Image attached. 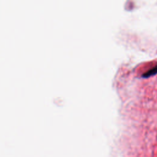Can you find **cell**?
Wrapping results in <instances>:
<instances>
[{"mask_svg":"<svg viewBox=\"0 0 157 157\" xmlns=\"http://www.w3.org/2000/svg\"><path fill=\"white\" fill-rule=\"evenodd\" d=\"M157 74V66L152 67L151 69L148 70L147 72L144 73L142 75V77L144 78H148L151 76H153Z\"/></svg>","mask_w":157,"mask_h":157,"instance_id":"6da1fadb","label":"cell"}]
</instances>
